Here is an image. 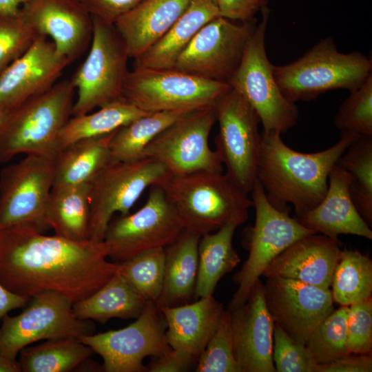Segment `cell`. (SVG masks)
I'll return each mask as SVG.
<instances>
[{"label":"cell","instance_id":"cell-4","mask_svg":"<svg viewBox=\"0 0 372 372\" xmlns=\"http://www.w3.org/2000/svg\"><path fill=\"white\" fill-rule=\"evenodd\" d=\"M273 72L282 94L295 103L331 90H356L372 75V60L358 51L340 52L327 37L296 61L273 65Z\"/></svg>","mask_w":372,"mask_h":372},{"label":"cell","instance_id":"cell-52","mask_svg":"<svg viewBox=\"0 0 372 372\" xmlns=\"http://www.w3.org/2000/svg\"><path fill=\"white\" fill-rule=\"evenodd\" d=\"M76 1H81V0H76Z\"/></svg>","mask_w":372,"mask_h":372},{"label":"cell","instance_id":"cell-3","mask_svg":"<svg viewBox=\"0 0 372 372\" xmlns=\"http://www.w3.org/2000/svg\"><path fill=\"white\" fill-rule=\"evenodd\" d=\"M75 89L70 79L8 110L0 125V164L19 154L56 156L59 134L72 115Z\"/></svg>","mask_w":372,"mask_h":372},{"label":"cell","instance_id":"cell-5","mask_svg":"<svg viewBox=\"0 0 372 372\" xmlns=\"http://www.w3.org/2000/svg\"><path fill=\"white\" fill-rule=\"evenodd\" d=\"M158 186L175 208L185 229L200 236L217 231L253 207L248 194L222 172L169 174Z\"/></svg>","mask_w":372,"mask_h":372},{"label":"cell","instance_id":"cell-24","mask_svg":"<svg viewBox=\"0 0 372 372\" xmlns=\"http://www.w3.org/2000/svg\"><path fill=\"white\" fill-rule=\"evenodd\" d=\"M159 311L166 322L165 335L171 348L197 360L217 330L225 309L212 295Z\"/></svg>","mask_w":372,"mask_h":372},{"label":"cell","instance_id":"cell-34","mask_svg":"<svg viewBox=\"0 0 372 372\" xmlns=\"http://www.w3.org/2000/svg\"><path fill=\"white\" fill-rule=\"evenodd\" d=\"M94 351L76 337L47 340L20 352L22 372H68L88 360Z\"/></svg>","mask_w":372,"mask_h":372},{"label":"cell","instance_id":"cell-43","mask_svg":"<svg viewBox=\"0 0 372 372\" xmlns=\"http://www.w3.org/2000/svg\"><path fill=\"white\" fill-rule=\"evenodd\" d=\"M347 337V345L350 353H371V298L349 307Z\"/></svg>","mask_w":372,"mask_h":372},{"label":"cell","instance_id":"cell-19","mask_svg":"<svg viewBox=\"0 0 372 372\" xmlns=\"http://www.w3.org/2000/svg\"><path fill=\"white\" fill-rule=\"evenodd\" d=\"M19 14L38 35L49 38L71 63L90 45L92 19L76 0H28Z\"/></svg>","mask_w":372,"mask_h":372},{"label":"cell","instance_id":"cell-8","mask_svg":"<svg viewBox=\"0 0 372 372\" xmlns=\"http://www.w3.org/2000/svg\"><path fill=\"white\" fill-rule=\"evenodd\" d=\"M231 86L174 68H133L129 71L123 99L147 112H192L212 107Z\"/></svg>","mask_w":372,"mask_h":372},{"label":"cell","instance_id":"cell-31","mask_svg":"<svg viewBox=\"0 0 372 372\" xmlns=\"http://www.w3.org/2000/svg\"><path fill=\"white\" fill-rule=\"evenodd\" d=\"M90 184L52 187L46 220L54 235L82 242L89 240Z\"/></svg>","mask_w":372,"mask_h":372},{"label":"cell","instance_id":"cell-29","mask_svg":"<svg viewBox=\"0 0 372 372\" xmlns=\"http://www.w3.org/2000/svg\"><path fill=\"white\" fill-rule=\"evenodd\" d=\"M117 271L101 288L72 305L75 316L81 320L105 322L111 318H136L147 303Z\"/></svg>","mask_w":372,"mask_h":372},{"label":"cell","instance_id":"cell-25","mask_svg":"<svg viewBox=\"0 0 372 372\" xmlns=\"http://www.w3.org/2000/svg\"><path fill=\"white\" fill-rule=\"evenodd\" d=\"M192 0H143L114 23L130 58L136 59L171 28Z\"/></svg>","mask_w":372,"mask_h":372},{"label":"cell","instance_id":"cell-36","mask_svg":"<svg viewBox=\"0 0 372 372\" xmlns=\"http://www.w3.org/2000/svg\"><path fill=\"white\" fill-rule=\"evenodd\" d=\"M333 302L349 307L371 298L372 261L358 250H342L331 284Z\"/></svg>","mask_w":372,"mask_h":372},{"label":"cell","instance_id":"cell-49","mask_svg":"<svg viewBox=\"0 0 372 372\" xmlns=\"http://www.w3.org/2000/svg\"><path fill=\"white\" fill-rule=\"evenodd\" d=\"M28 0H0V15H13L19 12Z\"/></svg>","mask_w":372,"mask_h":372},{"label":"cell","instance_id":"cell-22","mask_svg":"<svg viewBox=\"0 0 372 372\" xmlns=\"http://www.w3.org/2000/svg\"><path fill=\"white\" fill-rule=\"evenodd\" d=\"M340 244L322 234L307 236L277 256L262 276L293 279L323 289L330 288L342 251Z\"/></svg>","mask_w":372,"mask_h":372},{"label":"cell","instance_id":"cell-1","mask_svg":"<svg viewBox=\"0 0 372 372\" xmlns=\"http://www.w3.org/2000/svg\"><path fill=\"white\" fill-rule=\"evenodd\" d=\"M104 240L78 242L21 225L0 228V283L31 299L58 293L73 304L103 286L116 272Z\"/></svg>","mask_w":372,"mask_h":372},{"label":"cell","instance_id":"cell-18","mask_svg":"<svg viewBox=\"0 0 372 372\" xmlns=\"http://www.w3.org/2000/svg\"><path fill=\"white\" fill-rule=\"evenodd\" d=\"M263 287L267 307L274 322L304 344L315 329L334 311L330 288L276 276L267 278Z\"/></svg>","mask_w":372,"mask_h":372},{"label":"cell","instance_id":"cell-6","mask_svg":"<svg viewBox=\"0 0 372 372\" xmlns=\"http://www.w3.org/2000/svg\"><path fill=\"white\" fill-rule=\"evenodd\" d=\"M92 16V37L86 58L70 81L76 92L72 116L123 100L130 58L114 25Z\"/></svg>","mask_w":372,"mask_h":372},{"label":"cell","instance_id":"cell-37","mask_svg":"<svg viewBox=\"0 0 372 372\" xmlns=\"http://www.w3.org/2000/svg\"><path fill=\"white\" fill-rule=\"evenodd\" d=\"M349 307L341 306L312 332L305 346L314 364H324L350 353L347 345Z\"/></svg>","mask_w":372,"mask_h":372},{"label":"cell","instance_id":"cell-50","mask_svg":"<svg viewBox=\"0 0 372 372\" xmlns=\"http://www.w3.org/2000/svg\"><path fill=\"white\" fill-rule=\"evenodd\" d=\"M0 372H22L19 360L0 354Z\"/></svg>","mask_w":372,"mask_h":372},{"label":"cell","instance_id":"cell-16","mask_svg":"<svg viewBox=\"0 0 372 372\" xmlns=\"http://www.w3.org/2000/svg\"><path fill=\"white\" fill-rule=\"evenodd\" d=\"M216 122L214 106L189 112L149 142L143 157L160 162L172 175L200 171L222 172L223 164L209 145Z\"/></svg>","mask_w":372,"mask_h":372},{"label":"cell","instance_id":"cell-39","mask_svg":"<svg viewBox=\"0 0 372 372\" xmlns=\"http://www.w3.org/2000/svg\"><path fill=\"white\" fill-rule=\"evenodd\" d=\"M334 123L341 132L372 136V75L343 101Z\"/></svg>","mask_w":372,"mask_h":372},{"label":"cell","instance_id":"cell-13","mask_svg":"<svg viewBox=\"0 0 372 372\" xmlns=\"http://www.w3.org/2000/svg\"><path fill=\"white\" fill-rule=\"evenodd\" d=\"M21 313L6 315L0 327V354L17 359L19 352L41 340L79 338L94 333L91 320L78 318L73 303L53 291L36 294Z\"/></svg>","mask_w":372,"mask_h":372},{"label":"cell","instance_id":"cell-26","mask_svg":"<svg viewBox=\"0 0 372 372\" xmlns=\"http://www.w3.org/2000/svg\"><path fill=\"white\" fill-rule=\"evenodd\" d=\"M218 16L221 15L216 0H192L162 37L134 59L133 68H172L198 32Z\"/></svg>","mask_w":372,"mask_h":372},{"label":"cell","instance_id":"cell-17","mask_svg":"<svg viewBox=\"0 0 372 372\" xmlns=\"http://www.w3.org/2000/svg\"><path fill=\"white\" fill-rule=\"evenodd\" d=\"M154 302H147L136 320L127 327L78 339L90 347L103 360L106 372H144L147 356L159 357L172 349L165 331V320Z\"/></svg>","mask_w":372,"mask_h":372},{"label":"cell","instance_id":"cell-48","mask_svg":"<svg viewBox=\"0 0 372 372\" xmlns=\"http://www.w3.org/2000/svg\"><path fill=\"white\" fill-rule=\"evenodd\" d=\"M30 300L12 292L0 283V322L10 311L25 307Z\"/></svg>","mask_w":372,"mask_h":372},{"label":"cell","instance_id":"cell-21","mask_svg":"<svg viewBox=\"0 0 372 372\" xmlns=\"http://www.w3.org/2000/svg\"><path fill=\"white\" fill-rule=\"evenodd\" d=\"M70 63L49 38L38 36L32 45L0 74V107L10 110L48 90Z\"/></svg>","mask_w":372,"mask_h":372},{"label":"cell","instance_id":"cell-46","mask_svg":"<svg viewBox=\"0 0 372 372\" xmlns=\"http://www.w3.org/2000/svg\"><path fill=\"white\" fill-rule=\"evenodd\" d=\"M371 353H349L327 364H315L312 372H371Z\"/></svg>","mask_w":372,"mask_h":372},{"label":"cell","instance_id":"cell-33","mask_svg":"<svg viewBox=\"0 0 372 372\" xmlns=\"http://www.w3.org/2000/svg\"><path fill=\"white\" fill-rule=\"evenodd\" d=\"M189 112L164 111L148 113L119 127L110 140L109 163L143 158V151L149 143Z\"/></svg>","mask_w":372,"mask_h":372},{"label":"cell","instance_id":"cell-14","mask_svg":"<svg viewBox=\"0 0 372 372\" xmlns=\"http://www.w3.org/2000/svg\"><path fill=\"white\" fill-rule=\"evenodd\" d=\"M184 230L163 189L154 185L138 211L111 220L103 240L109 248V258L123 262L147 251L165 248Z\"/></svg>","mask_w":372,"mask_h":372},{"label":"cell","instance_id":"cell-15","mask_svg":"<svg viewBox=\"0 0 372 372\" xmlns=\"http://www.w3.org/2000/svg\"><path fill=\"white\" fill-rule=\"evenodd\" d=\"M257 25L218 16L207 22L177 58L172 68L227 83L238 69Z\"/></svg>","mask_w":372,"mask_h":372},{"label":"cell","instance_id":"cell-2","mask_svg":"<svg viewBox=\"0 0 372 372\" xmlns=\"http://www.w3.org/2000/svg\"><path fill=\"white\" fill-rule=\"evenodd\" d=\"M360 135L342 131L340 140L329 148L313 153L287 146L277 131H262L257 161L256 179L269 203L296 216L316 207L324 197L329 175L347 148Z\"/></svg>","mask_w":372,"mask_h":372},{"label":"cell","instance_id":"cell-32","mask_svg":"<svg viewBox=\"0 0 372 372\" xmlns=\"http://www.w3.org/2000/svg\"><path fill=\"white\" fill-rule=\"evenodd\" d=\"M147 114L123 99L99 107L93 113L73 116L59 134L58 152L76 141L110 134Z\"/></svg>","mask_w":372,"mask_h":372},{"label":"cell","instance_id":"cell-38","mask_svg":"<svg viewBox=\"0 0 372 372\" xmlns=\"http://www.w3.org/2000/svg\"><path fill=\"white\" fill-rule=\"evenodd\" d=\"M165 261V248L154 249L118 262L117 271L144 299L156 302L163 289Z\"/></svg>","mask_w":372,"mask_h":372},{"label":"cell","instance_id":"cell-44","mask_svg":"<svg viewBox=\"0 0 372 372\" xmlns=\"http://www.w3.org/2000/svg\"><path fill=\"white\" fill-rule=\"evenodd\" d=\"M143 0H81L80 2L93 16L114 24L116 20Z\"/></svg>","mask_w":372,"mask_h":372},{"label":"cell","instance_id":"cell-51","mask_svg":"<svg viewBox=\"0 0 372 372\" xmlns=\"http://www.w3.org/2000/svg\"><path fill=\"white\" fill-rule=\"evenodd\" d=\"M8 110L0 107V125H1Z\"/></svg>","mask_w":372,"mask_h":372},{"label":"cell","instance_id":"cell-41","mask_svg":"<svg viewBox=\"0 0 372 372\" xmlns=\"http://www.w3.org/2000/svg\"><path fill=\"white\" fill-rule=\"evenodd\" d=\"M38 36L19 12L0 15V74L19 58Z\"/></svg>","mask_w":372,"mask_h":372},{"label":"cell","instance_id":"cell-42","mask_svg":"<svg viewBox=\"0 0 372 372\" xmlns=\"http://www.w3.org/2000/svg\"><path fill=\"white\" fill-rule=\"evenodd\" d=\"M272 358L277 372H312L315 365L305 344L293 339L275 322Z\"/></svg>","mask_w":372,"mask_h":372},{"label":"cell","instance_id":"cell-7","mask_svg":"<svg viewBox=\"0 0 372 372\" xmlns=\"http://www.w3.org/2000/svg\"><path fill=\"white\" fill-rule=\"evenodd\" d=\"M260 12L261 21L257 23L228 84L252 106L263 131L274 130L282 134L296 125L299 113L296 105L282 94L275 80L273 65L268 59L265 47L270 11L266 6Z\"/></svg>","mask_w":372,"mask_h":372},{"label":"cell","instance_id":"cell-47","mask_svg":"<svg viewBox=\"0 0 372 372\" xmlns=\"http://www.w3.org/2000/svg\"><path fill=\"white\" fill-rule=\"evenodd\" d=\"M154 360L147 367L149 372H180L187 369L189 365L196 361L190 355L181 351L172 349Z\"/></svg>","mask_w":372,"mask_h":372},{"label":"cell","instance_id":"cell-40","mask_svg":"<svg viewBox=\"0 0 372 372\" xmlns=\"http://www.w3.org/2000/svg\"><path fill=\"white\" fill-rule=\"evenodd\" d=\"M197 372H240L236 361L229 310H225L214 335L197 359Z\"/></svg>","mask_w":372,"mask_h":372},{"label":"cell","instance_id":"cell-23","mask_svg":"<svg viewBox=\"0 0 372 372\" xmlns=\"http://www.w3.org/2000/svg\"><path fill=\"white\" fill-rule=\"evenodd\" d=\"M295 218L315 233H320L338 242L340 234L372 239L369 225L358 212L350 196L348 174L337 164L329 173L327 191L322 201Z\"/></svg>","mask_w":372,"mask_h":372},{"label":"cell","instance_id":"cell-10","mask_svg":"<svg viewBox=\"0 0 372 372\" xmlns=\"http://www.w3.org/2000/svg\"><path fill=\"white\" fill-rule=\"evenodd\" d=\"M169 174L162 163L147 157L108 163L90 184L88 239L103 241L114 214H128L147 187L158 185Z\"/></svg>","mask_w":372,"mask_h":372},{"label":"cell","instance_id":"cell-12","mask_svg":"<svg viewBox=\"0 0 372 372\" xmlns=\"http://www.w3.org/2000/svg\"><path fill=\"white\" fill-rule=\"evenodd\" d=\"M56 156L29 154L0 174V228L21 225L44 234Z\"/></svg>","mask_w":372,"mask_h":372},{"label":"cell","instance_id":"cell-35","mask_svg":"<svg viewBox=\"0 0 372 372\" xmlns=\"http://www.w3.org/2000/svg\"><path fill=\"white\" fill-rule=\"evenodd\" d=\"M349 176V191L358 212L372 226V136H360L337 163Z\"/></svg>","mask_w":372,"mask_h":372},{"label":"cell","instance_id":"cell-9","mask_svg":"<svg viewBox=\"0 0 372 372\" xmlns=\"http://www.w3.org/2000/svg\"><path fill=\"white\" fill-rule=\"evenodd\" d=\"M251 194L255 223L250 231L249 256L234 277L238 287L229 304V311L246 302L255 284L277 256L299 239L316 234L290 217L289 213L274 207L257 179Z\"/></svg>","mask_w":372,"mask_h":372},{"label":"cell","instance_id":"cell-11","mask_svg":"<svg viewBox=\"0 0 372 372\" xmlns=\"http://www.w3.org/2000/svg\"><path fill=\"white\" fill-rule=\"evenodd\" d=\"M218 132L216 152L226 167V175L242 192L251 193L256 180L260 144L258 115L236 90L231 87L214 105Z\"/></svg>","mask_w":372,"mask_h":372},{"label":"cell","instance_id":"cell-30","mask_svg":"<svg viewBox=\"0 0 372 372\" xmlns=\"http://www.w3.org/2000/svg\"><path fill=\"white\" fill-rule=\"evenodd\" d=\"M114 132L80 140L61 149L56 157L52 187L90 184L109 163L110 143Z\"/></svg>","mask_w":372,"mask_h":372},{"label":"cell","instance_id":"cell-45","mask_svg":"<svg viewBox=\"0 0 372 372\" xmlns=\"http://www.w3.org/2000/svg\"><path fill=\"white\" fill-rule=\"evenodd\" d=\"M220 15L234 21L254 19L255 14L267 6L269 0H216Z\"/></svg>","mask_w":372,"mask_h":372},{"label":"cell","instance_id":"cell-20","mask_svg":"<svg viewBox=\"0 0 372 372\" xmlns=\"http://www.w3.org/2000/svg\"><path fill=\"white\" fill-rule=\"evenodd\" d=\"M229 311L240 372H276L272 358L274 321L267 307L263 283L258 280L246 302Z\"/></svg>","mask_w":372,"mask_h":372},{"label":"cell","instance_id":"cell-28","mask_svg":"<svg viewBox=\"0 0 372 372\" xmlns=\"http://www.w3.org/2000/svg\"><path fill=\"white\" fill-rule=\"evenodd\" d=\"M200 236L184 230L165 248L164 280L155 302L158 309L174 307L190 299L195 292Z\"/></svg>","mask_w":372,"mask_h":372},{"label":"cell","instance_id":"cell-27","mask_svg":"<svg viewBox=\"0 0 372 372\" xmlns=\"http://www.w3.org/2000/svg\"><path fill=\"white\" fill-rule=\"evenodd\" d=\"M247 218L248 213L238 214L217 231L200 236L196 297L212 296L219 280L240 262L233 247V237L237 227Z\"/></svg>","mask_w":372,"mask_h":372}]
</instances>
